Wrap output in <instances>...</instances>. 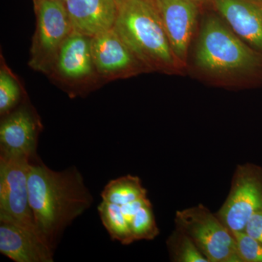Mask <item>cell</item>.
I'll list each match as a JSON object with an SVG mask.
<instances>
[{
  "label": "cell",
  "instance_id": "cell-24",
  "mask_svg": "<svg viewBox=\"0 0 262 262\" xmlns=\"http://www.w3.org/2000/svg\"><path fill=\"white\" fill-rule=\"evenodd\" d=\"M199 3H204V2H208L211 1V0H198ZM212 1H213V0H212Z\"/></svg>",
  "mask_w": 262,
  "mask_h": 262
},
{
  "label": "cell",
  "instance_id": "cell-13",
  "mask_svg": "<svg viewBox=\"0 0 262 262\" xmlns=\"http://www.w3.org/2000/svg\"><path fill=\"white\" fill-rule=\"evenodd\" d=\"M91 50L95 69L106 77L132 72L140 63L114 28L91 37Z\"/></svg>",
  "mask_w": 262,
  "mask_h": 262
},
{
  "label": "cell",
  "instance_id": "cell-9",
  "mask_svg": "<svg viewBox=\"0 0 262 262\" xmlns=\"http://www.w3.org/2000/svg\"><path fill=\"white\" fill-rule=\"evenodd\" d=\"M39 133V122L27 107L8 114L0 126V155L38 159Z\"/></svg>",
  "mask_w": 262,
  "mask_h": 262
},
{
  "label": "cell",
  "instance_id": "cell-14",
  "mask_svg": "<svg viewBox=\"0 0 262 262\" xmlns=\"http://www.w3.org/2000/svg\"><path fill=\"white\" fill-rule=\"evenodd\" d=\"M54 66L58 73L67 80H82L92 75L95 67L91 37L72 31L62 44Z\"/></svg>",
  "mask_w": 262,
  "mask_h": 262
},
{
  "label": "cell",
  "instance_id": "cell-22",
  "mask_svg": "<svg viewBox=\"0 0 262 262\" xmlns=\"http://www.w3.org/2000/svg\"><path fill=\"white\" fill-rule=\"evenodd\" d=\"M151 203L147 198H141L136 201L130 202L127 204L120 206L122 213L125 215L128 223H130L131 219L137 213L142 207ZM130 225V224H129Z\"/></svg>",
  "mask_w": 262,
  "mask_h": 262
},
{
  "label": "cell",
  "instance_id": "cell-15",
  "mask_svg": "<svg viewBox=\"0 0 262 262\" xmlns=\"http://www.w3.org/2000/svg\"><path fill=\"white\" fill-rule=\"evenodd\" d=\"M102 201L121 206L147 198V191L139 177L127 175L110 181L101 192Z\"/></svg>",
  "mask_w": 262,
  "mask_h": 262
},
{
  "label": "cell",
  "instance_id": "cell-23",
  "mask_svg": "<svg viewBox=\"0 0 262 262\" xmlns=\"http://www.w3.org/2000/svg\"><path fill=\"white\" fill-rule=\"evenodd\" d=\"M126 1V0H116L117 4L120 5L121 3H124V2Z\"/></svg>",
  "mask_w": 262,
  "mask_h": 262
},
{
  "label": "cell",
  "instance_id": "cell-17",
  "mask_svg": "<svg viewBox=\"0 0 262 262\" xmlns=\"http://www.w3.org/2000/svg\"><path fill=\"white\" fill-rule=\"evenodd\" d=\"M166 246L171 261L209 262L190 237L177 227L167 239Z\"/></svg>",
  "mask_w": 262,
  "mask_h": 262
},
{
  "label": "cell",
  "instance_id": "cell-5",
  "mask_svg": "<svg viewBox=\"0 0 262 262\" xmlns=\"http://www.w3.org/2000/svg\"><path fill=\"white\" fill-rule=\"evenodd\" d=\"M30 162L27 157L0 155V219L15 222L42 237L29 203Z\"/></svg>",
  "mask_w": 262,
  "mask_h": 262
},
{
  "label": "cell",
  "instance_id": "cell-2",
  "mask_svg": "<svg viewBox=\"0 0 262 262\" xmlns=\"http://www.w3.org/2000/svg\"><path fill=\"white\" fill-rule=\"evenodd\" d=\"M114 29L142 64L164 71L178 67L154 0L121 3Z\"/></svg>",
  "mask_w": 262,
  "mask_h": 262
},
{
  "label": "cell",
  "instance_id": "cell-19",
  "mask_svg": "<svg viewBox=\"0 0 262 262\" xmlns=\"http://www.w3.org/2000/svg\"><path fill=\"white\" fill-rule=\"evenodd\" d=\"M20 89L14 79L4 70L0 72V114L6 115L20 99Z\"/></svg>",
  "mask_w": 262,
  "mask_h": 262
},
{
  "label": "cell",
  "instance_id": "cell-1",
  "mask_svg": "<svg viewBox=\"0 0 262 262\" xmlns=\"http://www.w3.org/2000/svg\"><path fill=\"white\" fill-rule=\"evenodd\" d=\"M28 187L38 229L55 249L65 229L92 206V194L75 167L55 171L38 159L29 164Z\"/></svg>",
  "mask_w": 262,
  "mask_h": 262
},
{
  "label": "cell",
  "instance_id": "cell-25",
  "mask_svg": "<svg viewBox=\"0 0 262 262\" xmlns=\"http://www.w3.org/2000/svg\"><path fill=\"white\" fill-rule=\"evenodd\" d=\"M35 1V0H34ZM53 1L61 2V3H64L66 0H53Z\"/></svg>",
  "mask_w": 262,
  "mask_h": 262
},
{
  "label": "cell",
  "instance_id": "cell-11",
  "mask_svg": "<svg viewBox=\"0 0 262 262\" xmlns=\"http://www.w3.org/2000/svg\"><path fill=\"white\" fill-rule=\"evenodd\" d=\"M232 31L262 53V0H213Z\"/></svg>",
  "mask_w": 262,
  "mask_h": 262
},
{
  "label": "cell",
  "instance_id": "cell-18",
  "mask_svg": "<svg viewBox=\"0 0 262 262\" xmlns=\"http://www.w3.org/2000/svg\"><path fill=\"white\" fill-rule=\"evenodd\" d=\"M129 224L135 241H152L160 234L151 203L142 207Z\"/></svg>",
  "mask_w": 262,
  "mask_h": 262
},
{
  "label": "cell",
  "instance_id": "cell-10",
  "mask_svg": "<svg viewBox=\"0 0 262 262\" xmlns=\"http://www.w3.org/2000/svg\"><path fill=\"white\" fill-rule=\"evenodd\" d=\"M53 249L39 234L0 219V253L15 262H53Z\"/></svg>",
  "mask_w": 262,
  "mask_h": 262
},
{
  "label": "cell",
  "instance_id": "cell-16",
  "mask_svg": "<svg viewBox=\"0 0 262 262\" xmlns=\"http://www.w3.org/2000/svg\"><path fill=\"white\" fill-rule=\"evenodd\" d=\"M98 211L103 225L113 241L125 246L135 242L130 225L120 206L102 201L98 205Z\"/></svg>",
  "mask_w": 262,
  "mask_h": 262
},
{
  "label": "cell",
  "instance_id": "cell-21",
  "mask_svg": "<svg viewBox=\"0 0 262 262\" xmlns=\"http://www.w3.org/2000/svg\"><path fill=\"white\" fill-rule=\"evenodd\" d=\"M244 231L262 244V211L255 213L250 219Z\"/></svg>",
  "mask_w": 262,
  "mask_h": 262
},
{
  "label": "cell",
  "instance_id": "cell-7",
  "mask_svg": "<svg viewBox=\"0 0 262 262\" xmlns=\"http://www.w3.org/2000/svg\"><path fill=\"white\" fill-rule=\"evenodd\" d=\"M261 211V169L250 163L237 165L228 196L215 215L231 232H239Z\"/></svg>",
  "mask_w": 262,
  "mask_h": 262
},
{
  "label": "cell",
  "instance_id": "cell-12",
  "mask_svg": "<svg viewBox=\"0 0 262 262\" xmlns=\"http://www.w3.org/2000/svg\"><path fill=\"white\" fill-rule=\"evenodd\" d=\"M64 5L73 32L93 37L115 27L116 0H66Z\"/></svg>",
  "mask_w": 262,
  "mask_h": 262
},
{
  "label": "cell",
  "instance_id": "cell-6",
  "mask_svg": "<svg viewBox=\"0 0 262 262\" xmlns=\"http://www.w3.org/2000/svg\"><path fill=\"white\" fill-rule=\"evenodd\" d=\"M37 29L33 38L29 65L48 72L55 64L58 51L72 32L64 3L35 0Z\"/></svg>",
  "mask_w": 262,
  "mask_h": 262
},
{
  "label": "cell",
  "instance_id": "cell-20",
  "mask_svg": "<svg viewBox=\"0 0 262 262\" xmlns=\"http://www.w3.org/2000/svg\"><path fill=\"white\" fill-rule=\"evenodd\" d=\"M242 262H262V244L245 231L232 232Z\"/></svg>",
  "mask_w": 262,
  "mask_h": 262
},
{
  "label": "cell",
  "instance_id": "cell-4",
  "mask_svg": "<svg viewBox=\"0 0 262 262\" xmlns=\"http://www.w3.org/2000/svg\"><path fill=\"white\" fill-rule=\"evenodd\" d=\"M175 226L185 232L209 262H242L232 232L204 205L177 211Z\"/></svg>",
  "mask_w": 262,
  "mask_h": 262
},
{
  "label": "cell",
  "instance_id": "cell-8",
  "mask_svg": "<svg viewBox=\"0 0 262 262\" xmlns=\"http://www.w3.org/2000/svg\"><path fill=\"white\" fill-rule=\"evenodd\" d=\"M179 63H185L199 8L198 0H154Z\"/></svg>",
  "mask_w": 262,
  "mask_h": 262
},
{
  "label": "cell",
  "instance_id": "cell-3",
  "mask_svg": "<svg viewBox=\"0 0 262 262\" xmlns=\"http://www.w3.org/2000/svg\"><path fill=\"white\" fill-rule=\"evenodd\" d=\"M195 61L202 71L215 77L251 75L262 70V53L215 17H209L203 24Z\"/></svg>",
  "mask_w": 262,
  "mask_h": 262
}]
</instances>
